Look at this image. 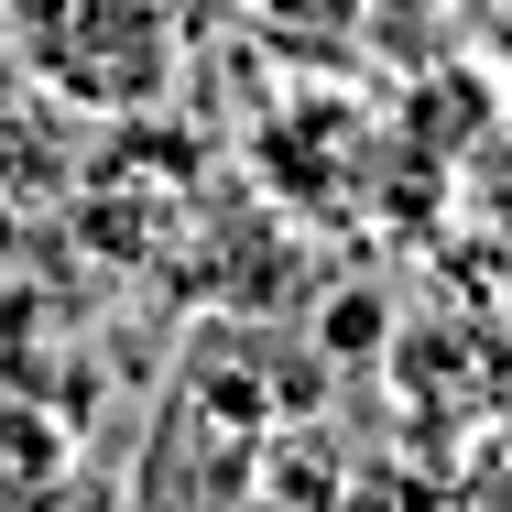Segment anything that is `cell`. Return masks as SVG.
<instances>
[{
  "label": "cell",
  "mask_w": 512,
  "mask_h": 512,
  "mask_svg": "<svg viewBox=\"0 0 512 512\" xmlns=\"http://www.w3.org/2000/svg\"><path fill=\"white\" fill-rule=\"evenodd\" d=\"M22 33L44 55V77H66L77 99H142L164 77V0H22Z\"/></svg>",
  "instance_id": "cell-1"
},
{
  "label": "cell",
  "mask_w": 512,
  "mask_h": 512,
  "mask_svg": "<svg viewBox=\"0 0 512 512\" xmlns=\"http://www.w3.org/2000/svg\"><path fill=\"white\" fill-rule=\"evenodd\" d=\"M502 436H512V371H502Z\"/></svg>",
  "instance_id": "cell-2"
}]
</instances>
